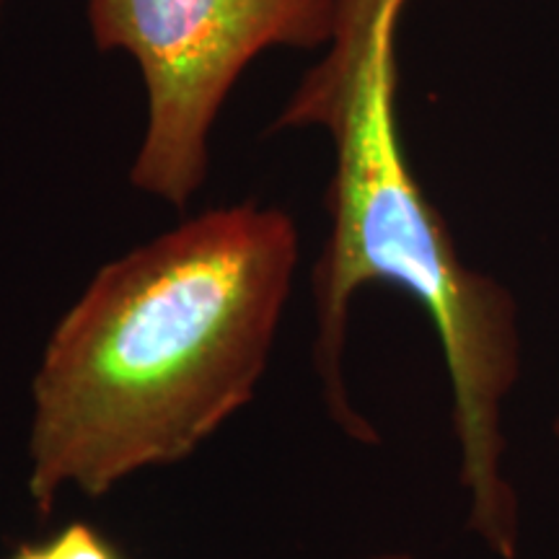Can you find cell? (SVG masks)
<instances>
[{"mask_svg":"<svg viewBox=\"0 0 559 559\" xmlns=\"http://www.w3.org/2000/svg\"><path fill=\"white\" fill-rule=\"evenodd\" d=\"M342 0H86L91 37L135 62L145 128L130 185L187 207L205 187L210 138L241 73L272 47L324 50Z\"/></svg>","mask_w":559,"mask_h":559,"instance_id":"3","label":"cell"},{"mask_svg":"<svg viewBox=\"0 0 559 559\" xmlns=\"http://www.w3.org/2000/svg\"><path fill=\"white\" fill-rule=\"evenodd\" d=\"M290 213L210 207L96 270L29 389L26 495L41 521L181 464L257 396L296 283Z\"/></svg>","mask_w":559,"mask_h":559,"instance_id":"1","label":"cell"},{"mask_svg":"<svg viewBox=\"0 0 559 559\" xmlns=\"http://www.w3.org/2000/svg\"><path fill=\"white\" fill-rule=\"evenodd\" d=\"M551 432H555V438H557V443H559V407L555 412V423H551Z\"/></svg>","mask_w":559,"mask_h":559,"instance_id":"7","label":"cell"},{"mask_svg":"<svg viewBox=\"0 0 559 559\" xmlns=\"http://www.w3.org/2000/svg\"><path fill=\"white\" fill-rule=\"evenodd\" d=\"M55 559H122L115 547L88 523H68L47 542Z\"/></svg>","mask_w":559,"mask_h":559,"instance_id":"4","label":"cell"},{"mask_svg":"<svg viewBox=\"0 0 559 559\" xmlns=\"http://www.w3.org/2000/svg\"><path fill=\"white\" fill-rule=\"evenodd\" d=\"M9 559H55V557L47 544H39V547H21L16 555Z\"/></svg>","mask_w":559,"mask_h":559,"instance_id":"5","label":"cell"},{"mask_svg":"<svg viewBox=\"0 0 559 559\" xmlns=\"http://www.w3.org/2000/svg\"><path fill=\"white\" fill-rule=\"evenodd\" d=\"M3 5H5V0H0V16H3Z\"/></svg>","mask_w":559,"mask_h":559,"instance_id":"8","label":"cell"},{"mask_svg":"<svg viewBox=\"0 0 559 559\" xmlns=\"http://www.w3.org/2000/svg\"><path fill=\"white\" fill-rule=\"evenodd\" d=\"M407 0H342L337 29L300 75L272 128L321 130L332 140L330 234L313 262V373L342 436L379 445L347 383L355 296L391 285L428 313L451 386V430L466 531L489 551L523 539L519 489L508 477L506 407L523 373L521 309L498 277L464 262L449 223L425 194L396 115V32Z\"/></svg>","mask_w":559,"mask_h":559,"instance_id":"2","label":"cell"},{"mask_svg":"<svg viewBox=\"0 0 559 559\" xmlns=\"http://www.w3.org/2000/svg\"><path fill=\"white\" fill-rule=\"evenodd\" d=\"M360 559H417V557L409 555V551H379V555H368Z\"/></svg>","mask_w":559,"mask_h":559,"instance_id":"6","label":"cell"}]
</instances>
